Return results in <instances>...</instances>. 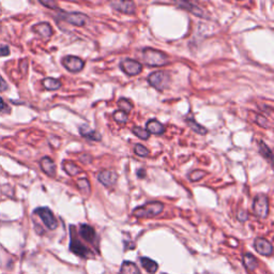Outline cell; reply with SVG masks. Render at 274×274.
<instances>
[{"label":"cell","instance_id":"ac0fdd59","mask_svg":"<svg viewBox=\"0 0 274 274\" xmlns=\"http://www.w3.org/2000/svg\"><path fill=\"white\" fill-rule=\"evenodd\" d=\"M140 264L142 266V268L150 274H154L158 271L159 265L157 264L156 261L152 260L149 257H141L140 258Z\"/></svg>","mask_w":274,"mask_h":274},{"label":"cell","instance_id":"44dd1931","mask_svg":"<svg viewBox=\"0 0 274 274\" xmlns=\"http://www.w3.org/2000/svg\"><path fill=\"white\" fill-rule=\"evenodd\" d=\"M243 265L248 270L253 271L256 269L257 266H258V260H257L251 253H247L243 256Z\"/></svg>","mask_w":274,"mask_h":274},{"label":"cell","instance_id":"d590c367","mask_svg":"<svg viewBox=\"0 0 274 274\" xmlns=\"http://www.w3.org/2000/svg\"><path fill=\"white\" fill-rule=\"evenodd\" d=\"M137 176L139 177V178H145V176H146V173H145V170L140 168L138 169V171H137Z\"/></svg>","mask_w":274,"mask_h":274},{"label":"cell","instance_id":"277c9868","mask_svg":"<svg viewBox=\"0 0 274 274\" xmlns=\"http://www.w3.org/2000/svg\"><path fill=\"white\" fill-rule=\"evenodd\" d=\"M34 214H37L40 219L42 220L44 225L46 226L48 229L54 230L58 227V222H57L54 213L51 212V210L46 207H41L37 208L34 210Z\"/></svg>","mask_w":274,"mask_h":274},{"label":"cell","instance_id":"5bb4252c","mask_svg":"<svg viewBox=\"0 0 274 274\" xmlns=\"http://www.w3.org/2000/svg\"><path fill=\"white\" fill-rule=\"evenodd\" d=\"M79 235L89 243H94L95 240V230L93 229L92 227L87 225V224H83L79 227Z\"/></svg>","mask_w":274,"mask_h":274},{"label":"cell","instance_id":"f1b7e54d","mask_svg":"<svg viewBox=\"0 0 274 274\" xmlns=\"http://www.w3.org/2000/svg\"><path fill=\"white\" fill-rule=\"evenodd\" d=\"M134 151H135V153L137 154V156L141 157V158H146V157H148L150 154V151L148 150L146 147H144V146L140 145V144L135 145Z\"/></svg>","mask_w":274,"mask_h":274},{"label":"cell","instance_id":"d6a6232c","mask_svg":"<svg viewBox=\"0 0 274 274\" xmlns=\"http://www.w3.org/2000/svg\"><path fill=\"white\" fill-rule=\"evenodd\" d=\"M7 89H8V84L1 77V75H0V92H2V91L7 90Z\"/></svg>","mask_w":274,"mask_h":274},{"label":"cell","instance_id":"ffe728a7","mask_svg":"<svg viewBox=\"0 0 274 274\" xmlns=\"http://www.w3.org/2000/svg\"><path fill=\"white\" fill-rule=\"evenodd\" d=\"M62 167H64L65 171L70 176H76L78 174L82 173V168L77 166L76 164H74L71 161H64V164H62Z\"/></svg>","mask_w":274,"mask_h":274},{"label":"cell","instance_id":"603a6c76","mask_svg":"<svg viewBox=\"0 0 274 274\" xmlns=\"http://www.w3.org/2000/svg\"><path fill=\"white\" fill-rule=\"evenodd\" d=\"M43 86L45 89L47 90H57L61 87V82L59 79H56V78H51V77H46L43 79Z\"/></svg>","mask_w":274,"mask_h":274},{"label":"cell","instance_id":"d4e9b609","mask_svg":"<svg viewBox=\"0 0 274 274\" xmlns=\"http://www.w3.org/2000/svg\"><path fill=\"white\" fill-rule=\"evenodd\" d=\"M77 187L79 188V191H81L83 194H85V195H89L91 192L90 182L87 178H82L77 180Z\"/></svg>","mask_w":274,"mask_h":274},{"label":"cell","instance_id":"1f68e13d","mask_svg":"<svg viewBox=\"0 0 274 274\" xmlns=\"http://www.w3.org/2000/svg\"><path fill=\"white\" fill-rule=\"evenodd\" d=\"M256 122L258 123V125H260V127H262V128L268 129V128H270V127H271V123L269 122V120H268V119L265 118V117L259 116V115L256 117Z\"/></svg>","mask_w":274,"mask_h":274},{"label":"cell","instance_id":"e575fe53","mask_svg":"<svg viewBox=\"0 0 274 274\" xmlns=\"http://www.w3.org/2000/svg\"><path fill=\"white\" fill-rule=\"evenodd\" d=\"M41 2L43 5H45V7H48V8H50V9H56L57 8V4H56V2H54V1H40Z\"/></svg>","mask_w":274,"mask_h":274},{"label":"cell","instance_id":"9c48e42d","mask_svg":"<svg viewBox=\"0 0 274 274\" xmlns=\"http://www.w3.org/2000/svg\"><path fill=\"white\" fill-rule=\"evenodd\" d=\"M62 65H64V67L68 71L76 73L83 70V68L85 67V62L76 56H67L62 59Z\"/></svg>","mask_w":274,"mask_h":274},{"label":"cell","instance_id":"e0dca14e","mask_svg":"<svg viewBox=\"0 0 274 274\" xmlns=\"http://www.w3.org/2000/svg\"><path fill=\"white\" fill-rule=\"evenodd\" d=\"M33 31L44 38H49L51 34H53V29H51L48 23H40V24L34 25Z\"/></svg>","mask_w":274,"mask_h":274},{"label":"cell","instance_id":"836d02e7","mask_svg":"<svg viewBox=\"0 0 274 274\" xmlns=\"http://www.w3.org/2000/svg\"><path fill=\"white\" fill-rule=\"evenodd\" d=\"M9 54H10V49L7 45H5V46L0 47V56H8Z\"/></svg>","mask_w":274,"mask_h":274},{"label":"cell","instance_id":"8d00e7d4","mask_svg":"<svg viewBox=\"0 0 274 274\" xmlns=\"http://www.w3.org/2000/svg\"><path fill=\"white\" fill-rule=\"evenodd\" d=\"M5 108V104H4V102H3V100L0 98V112H2L3 110Z\"/></svg>","mask_w":274,"mask_h":274},{"label":"cell","instance_id":"9a60e30c","mask_svg":"<svg viewBox=\"0 0 274 274\" xmlns=\"http://www.w3.org/2000/svg\"><path fill=\"white\" fill-rule=\"evenodd\" d=\"M146 130L148 131L149 134H154V135H161L165 132V128L162 123H160L158 120L151 119L146 124Z\"/></svg>","mask_w":274,"mask_h":274},{"label":"cell","instance_id":"8fae6325","mask_svg":"<svg viewBox=\"0 0 274 274\" xmlns=\"http://www.w3.org/2000/svg\"><path fill=\"white\" fill-rule=\"evenodd\" d=\"M118 175L114 170H103L98 175V180L107 187L113 186L117 182Z\"/></svg>","mask_w":274,"mask_h":274},{"label":"cell","instance_id":"ba28073f","mask_svg":"<svg viewBox=\"0 0 274 274\" xmlns=\"http://www.w3.org/2000/svg\"><path fill=\"white\" fill-rule=\"evenodd\" d=\"M60 17L64 21L68 22V24H72L74 26H78V27L85 26L86 23L88 21V16L81 12H70V13L64 12Z\"/></svg>","mask_w":274,"mask_h":274},{"label":"cell","instance_id":"83f0119b","mask_svg":"<svg viewBox=\"0 0 274 274\" xmlns=\"http://www.w3.org/2000/svg\"><path fill=\"white\" fill-rule=\"evenodd\" d=\"M132 132H133L137 137H139L140 139H144V140H147V139L150 137V134L148 133V131H147L146 129H142V128H139V127H135V128H133Z\"/></svg>","mask_w":274,"mask_h":274},{"label":"cell","instance_id":"f546056e","mask_svg":"<svg viewBox=\"0 0 274 274\" xmlns=\"http://www.w3.org/2000/svg\"><path fill=\"white\" fill-rule=\"evenodd\" d=\"M114 119H115L116 121L119 123H125V122H128V115L125 113H123L122 111L118 110L114 113Z\"/></svg>","mask_w":274,"mask_h":274},{"label":"cell","instance_id":"2e32d148","mask_svg":"<svg viewBox=\"0 0 274 274\" xmlns=\"http://www.w3.org/2000/svg\"><path fill=\"white\" fill-rule=\"evenodd\" d=\"M79 133H81V135H83L85 138H88L91 140L100 141L102 139V136L98 131L90 129L88 125H82V127L79 128Z\"/></svg>","mask_w":274,"mask_h":274},{"label":"cell","instance_id":"7402d4cb","mask_svg":"<svg viewBox=\"0 0 274 274\" xmlns=\"http://www.w3.org/2000/svg\"><path fill=\"white\" fill-rule=\"evenodd\" d=\"M121 274H141L138 268L134 264V262H131L125 260L122 266H121Z\"/></svg>","mask_w":274,"mask_h":274},{"label":"cell","instance_id":"cb8c5ba5","mask_svg":"<svg viewBox=\"0 0 274 274\" xmlns=\"http://www.w3.org/2000/svg\"><path fill=\"white\" fill-rule=\"evenodd\" d=\"M186 124L194 131V132H196L199 135H206L208 133L207 129H205L203 125L198 124L196 121H194L192 119H186Z\"/></svg>","mask_w":274,"mask_h":274},{"label":"cell","instance_id":"4316f807","mask_svg":"<svg viewBox=\"0 0 274 274\" xmlns=\"http://www.w3.org/2000/svg\"><path fill=\"white\" fill-rule=\"evenodd\" d=\"M118 105L120 107V111H122L123 113H125L128 115V114L133 110V104H132V102H131L130 100L128 99H125V98H122V99H120L118 101Z\"/></svg>","mask_w":274,"mask_h":274},{"label":"cell","instance_id":"7a4b0ae2","mask_svg":"<svg viewBox=\"0 0 274 274\" xmlns=\"http://www.w3.org/2000/svg\"><path fill=\"white\" fill-rule=\"evenodd\" d=\"M164 209V205L160 202H150L146 205L134 209L133 214L137 218H154L159 215Z\"/></svg>","mask_w":274,"mask_h":274},{"label":"cell","instance_id":"484cf974","mask_svg":"<svg viewBox=\"0 0 274 274\" xmlns=\"http://www.w3.org/2000/svg\"><path fill=\"white\" fill-rule=\"evenodd\" d=\"M259 153L265 159H267L269 163H272V151L269 147H268L264 141H259Z\"/></svg>","mask_w":274,"mask_h":274},{"label":"cell","instance_id":"3957f363","mask_svg":"<svg viewBox=\"0 0 274 274\" xmlns=\"http://www.w3.org/2000/svg\"><path fill=\"white\" fill-rule=\"evenodd\" d=\"M170 75L169 73L165 71H157L151 73L149 77H148V82L152 86L153 88H156L159 91H163L169 87L170 85Z\"/></svg>","mask_w":274,"mask_h":274},{"label":"cell","instance_id":"d6986e66","mask_svg":"<svg viewBox=\"0 0 274 274\" xmlns=\"http://www.w3.org/2000/svg\"><path fill=\"white\" fill-rule=\"evenodd\" d=\"M177 4H178L180 8L184 9V10H186V11H190L191 13L195 14V15H197V16H203V15H204V13H203V11L201 10V8L197 7V5H195L194 3L187 2V1H180V2H177Z\"/></svg>","mask_w":274,"mask_h":274},{"label":"cell","instance_id":"4fadbf2b","mask_svg":"<svg viewBox=\"0 0 274 274\" xmlns=\"http://www.w3.org/2000/svg\"><path fill=\"white\" fill-rule=\"evenodd\" d=\"M40 166H41V169L47 176H49V177L56 176V164L50 158H48V157L43 158L41 161H40Z\"/></svg>","mask_w":274,"mask_h":274},{"label":"cell","instance_id":"6da1fadb","mask_svg":"<svg viewBox=\"0 0 274 274\" xmlns=\"http://www.w3.org/2000/svg\"><path fill=\"white\" fill-rule=\"evenodd\" d=\"M142 58H144L145 64L150 67H163L169 64V58L166 54L150 47L144 48L142 50Z\"/></svg>","mask_w":274,"mask_h":274},{"label":"cell","instance_id":"30bf717a","mask_svg":"<svg viewBox=\"0 0 274 274\" xmlns=\"http://www.w3.org/2000/svg\"><path fill=\"white\" fill-rule=\"evenodd\" d=\"M254 249L257 253L262 256H271L273 253L272 244L265 238H256L254 241Z\"/></svg>","mask_w":274,"mask_h":274},{"label":"cell","instance_id":"52a82bcc","mask_svg":"<svg viewBox=\"0 0 274 274\" xmlns=\"http://www.w3.org/2000/svg\"><path fill=\"white\" fill-rule=\"evenodd\" d=\"M120 68L129 76L138 75L142 71V66L140 62L133 59H124L120 62Z\"/></svg>","mask_w":274,"mask_h":274},{"label":"cell","instance_id":"7c38bea8","mask_svg":"<svg viewBox=\"0 0 274 274\" xmlns=\"http://www.w3.org/2000/svg\"><path fill=\"white\" fill-rule=\"evenodd\" d=\"M112 8L124 14H133L135 12V3L133 1H112Z\"/></svg>","mask_w":274,"mask_h":274},{"label":"cell","instance_id":"5b68a950","mask_svg":"<svg viewBox=\"0 0 274 274\" xmlns=\"http://www.w3.org/2000/svg\"><path fill=\"white\" fill-rule=\"evenodd\" d=\"M253 210L256 215L261 219H266L269 214V198L264 194H259L254 199Z\"/></svg>","mask_w":274,"mask_h":274},{"label":"cell","instance_id":"8992f818","mask_svg":"<svg viewBox=\"0 0 274 274\" xmlns=\"http://www.w3.org/2000/svg\"><path fill=\"white\" fill-rule=\"evenodd\" d=\"M70 250L71 252L75 255L83 257V258H87L91 255V251L84 245L81 241H79L78 238L74 235V231L71 227V241H70Z\"/></svg>","mask_w":274,"mask_h":274},{"label":"cell","instance_id":"4dcf8cb0","mask_svg":"<svg viewBox=\"0 0 274 274\" xmlns=\"http://www.w3.org/2000/svg\"><path fill=\"white\" fill-rule=\"evenodd\" d=\"M206 176V173L204 170H194L192 171V173L190 174V176H188V178H190V180L192 182H196V181H199V180H202L204 177Z\"/></svg>","mask_w":274,"mask_h":274},{"label":"cell","instance_id":"74e56055","mask_svg":"<svg viewBox=\"0 0 274 274\" xmlns=\"http://www.w3.org/2000/svg\"><path fill=\"white\" fill-rule=\"evenodd\" d=\"M164 274H166V273H164Z\"/></svg>","mask_w":274,"mask_h":274}]
</instances>
